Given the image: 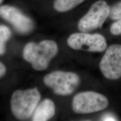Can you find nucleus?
I'll use <instances>...</instances> for the list:
<instances>
[{
    "mask_svg": "<svg viewBox=\"0 0 121 121\" xmlns=\"http://www.w3.org/2000/svg\"><path fill=\"white\" fill-rule=\"evenodd\" d=\"M109 17L110 19L115 21L121 19V1L110 6Z\"/></svg>",
    "mask_w": 121,
    "mask_h": 121,
    "instance_id": "obj_12",
    "label": "nucleus"
},
{
    "mask_svg": "<svg viewBox=\"0 0 121 121\" xmlns=\"http://www.w3.org/2000/svg\"><path fill=\"white\" fill-rule=\"evenodd\" d=\"M40 98L41 95L37 87L15 91L10 102L12 113L19 119L29 118L32 116Z\"/></svg>",
    "mask_w": 121,
    "mask_h": 121,
    "instance_id": "obj_2",
    "label": "nucleus"
},
{
    "mask_svg": "<svg viewBox=\"0 0 121 121\" xmlns=\"http://www.w3.org/2000/svg\"><path fill=\"white\" fill-rule=\"evenodd\" d=\"M67 43L72 49L90 52H103L107 48L105 37L98 33H73L68 38Z\"/></svg>",
    "mask_w": 121,
    "mask_h": 121,
    "instance_id": "obj_6",
    "label": "nucleus"
},
{
    "mask_svg": "<svg viewBox=\"0 0 121 121\" xmlns=\"http://www.w3.org/2000/svg\"><path fill=\"white\" fill-rule=\"evenodd\" d=\"M99 68L107 79L116 80L121 78V45L115 44L106 49Z\"/></svg>",
    "mask_w": 121,
    "mask_h": 121,
    "instance_id": "obj_7",
    "label": "nucleus"
},
{
    "mask_svg": "<svg viewBox=\"0 0 121 121\" xmlns=\"http://www.w3.org/2000/svg\"><path fill=\"white\" fill-rule=\"evenodd\" d=\"M58 52L57 44L53 40H45L38 44L30 42L24 47V60L31 63L35 70H45Z\"/></svg>",
    "mask_w": 121,
    "mask_h": 121,
    "instance_id": "obj_1",
    "label": "nucleus"
},
{
    "mask_svg": "<svg viewBox=\"0 0 121 121\" xmlns=\"http://www.w3.org/2000/svg\"><path fill=\"white\" fill-rule=\"evenodd\" d=\"M43 81L55 94L67 96L72 94L78 86L80 78L74 72L56 71L45 75Z\"/></svg>",
    "mask_w": 121,
    "mask_h": 121,
    "instance_id": "obj_3",
    "label": "nucleus"
},
{
    "mask_svg": "<svg viewBox=\"0 0 121 121\" xmlns=\"http://www.w3.org/2000/svg\"><path fill=\"white\" fill-rule=\"evenodd\" d=\"M0 17L11 24L15 30L20 34H28L34 29V24L32 20L13 6H0Z\"/></svg>",
    "mask_w": 121,
    "mask_h": 121,
    "instance_id": "obj_8",
    "label": "nucleus"
},
{
    "mask_svg": "<svg viewBox=\"0 0 121 121\" xmlns=\"http://www.w3.org/2000/svg\"><path fill=\"white\" fill-rule=\"evenodd\" d=\"M110 31L114 35H121V19L116 21L112 24Z\"/></svg>",
    "mask_w": 121,
    "mask_h": 121,
    "instance_id": "obj_13",
    "label": "nucleus"
},
{
    "mask_svg": "<svg viewBox=\"0 0 121 121\" xmlns=\"http://www.w3.org/2000/svg\"><path fill=\"white\" fill-rule=\"evenodd\" d=\"M4 0H0V4H1L3 2V1H4Z\"/></svg>",
    "mask_w": 121,
    "mask_h": 121,
    "instance_id": "obj_15",
    "label": "nucleus"
},
{
    "mask_svg": "<svg viewBox=\"0 0 121 121\" xmlns=\"http://www.w3.org/2000/svg\"><path fill=\"white\" fill-rule=\"evenodd\" d=\"M6 72V67L2 62H0V78H2L3 76H4Z\"/></svg>",
    "mask_w": 121,
    "mask_h": 121,
    "instance_id": "obj_14",
    "label": "nucleus"
},
{
    "mask_svg": "<svg viewBox=\"0 0 121 121\" xmlns=\"http://www.w3.org/2000/svg\"><path fill=\"white\" fill-rule=\"evenodd\" d=\"M110 13V6L106 1L99 0L91 6L88 11L79 20L78 27L81 32L88 33L101 29Z\"/></svg>",
    "mask_w": 121,
    "mask_h": 121,
    "instance_id": "obj_5",
    "label": "nucleus"
},
{
    "mask_svg": "<svg viewBox=\"0 0 121 121\" xmlns=\"http://www.w3.org/2000/svg\"><path fill=\"white\" fill-rule=\"evenodd\" d=\"M108 105V99L105 96L91 91L77 94L72 103V110L78 114H89L102 111Z\"/></svg>",
    "mask_w": 121,
    "mask_h": 121,
    "instance_id": "obj_4",
    "label": "nucleus"
},
{
    "mask_svg": "<svg viewBox=\"0 0 121 121\" xmlns=\"http://www.w3.org/2000/svg\"><path fill=\"white\" fill-rule=\"evenodd\" d=\"M11 35V30L8 27L0 25V55L4 54L6 51V43Z\"/></svg>",
    "mask_w": 121,
    "mask_h": 121,
    "instance_id": "obj_11",
    "label": "nucleus"
},
{
    "mask_svg": "<svg viewBox=\"0 0 121 121\" xmlns=\"http://www.w3.org/2000/svg\"><path fill=\"white\" fill-rule=\"evenodd\" d=\"M56 107L54 102L49 99H44L38 104L32 115L33 121H46L55 114Z\"/></svg>",
    "mask_w": 121,
    "mask_h": 121,
    "instance_id": "obj_9",
    "label": "nucleus"
},
{
    "mask_svg": "<svg viewBox=\"0 0 121 121\" xmlns=\"http://www.w3.org/2000/svg\"><path fill=\"white\" fill-rule=\"evenodd\" d=\"M86 0H54L53 8L58 13H66L70 11Z\"/></svg>",
    "mask_w": 121,
    "mask_h": 121,
    "instance_id": "obj_10",
    "label": "nucleus"
}]
</instances>
